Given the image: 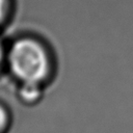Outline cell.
Segmentation results:
<instances>
[{
  "label": "cell",
  "instance_id": "obj_5",
  "mask_svg": "<svg viewBox=\"0 0 133 133\" xmlns=\"http://www.w3.org/2000/svg\"><path fill=\"white\" fill-rule=\"evenodd\" d=\"M6 51L7 50H5L4 44L2 43V41L0 38V70H1V68L3 66V64L6 61Z\"/></svg>",
  "mask_w": 133,
  "mask_h": 133
},
{
  "label": "cell",
  "instance_id": "obj_1",
  "mask_svg": "<svg viewBox=\"0 0 133 133\" xmlns=\"http://www.w3.org/2000/svg\"><path fill=\"white\" fill-rule=\"evenodd\" d=\"M11 77L19 84L43 86L52 74V58L46 45L33 36H20L6 51Z\"/></svg>",
  "mask_w": 133,
  "mask_h": 133
},
{
  "label": "cell",
  "instance_id": "obj_3",
  "mask_svg": "<svg viewBox=\"0 0 133 133\" xmlns=\"http://www.w3.org/2000/svg\"><path fill=\"white\" fill-rule=\"evenodd\" d=\"M10 113L9 109L0 103V133H6L10 125Z\"/></svg>",
  "mask_w": 133,
  "mask_h": 133
},
{
  "label": "cell",
  "instance_id": "obj_2",
  "mask_svg": "<svg viewBox=\"0 0 133 133\" xmlns=\"http://www.w3.org/2000/svg\"><path fill=\"white\" fill-rule=\"evenodd\" d=\"M43 95V86L31 84H19L18 97L24 104L30 105L36 103Z\"/></svg>",
  "mask_w": 133,
  "mask_h": 133
},
{
  "label": "cell",
  "instance_id": "obj_4",
  "mask_svg": "<svg viewBox=\"0 0 133 133\" xmlns=\"http://www.w3.org/2000/svg\"><path fill=\"white\" fill-rule=\"evenodd\" d=\"M10 9V0H0V26L3 25L8 17Z\"/></svg>",
  "mask_w": 133,
  "mask_h": 133
}]
</instances>
